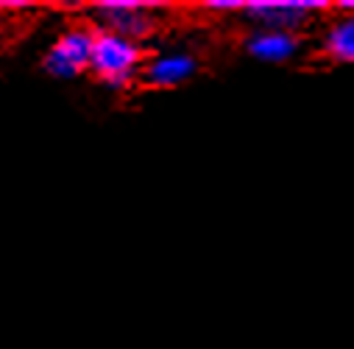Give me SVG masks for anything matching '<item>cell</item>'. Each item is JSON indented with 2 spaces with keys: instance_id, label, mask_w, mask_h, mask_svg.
I'll return each mask as SVG.
<instances>
[{
  "instance_id": "obj_1",
  "label": "cell",
  "mask_w": 354,
  "mask_h": 349,
  "mask_svg": "<svg viewBox=\"0 0 354 349\" xmlns=\"http://www.w3.org/2000/svg\"><path fill=\"white\" fill-rule=\"evenodd\" d=\"M148 59V48L118 34L95 31L93 37V56L90 73L112 93H129L137 84V75Z\"/></svg>"
},
{
  "instance_id": "obj_2",
  "label": "cell",
  "mask_w": 354,
  "mask_h": 349,
  "mask_svg": "<svg viewBox=\"0 0 354 349\" xmlns=\"http://www.w3.org/2000/svg\"><path fill=\"white\" fill-rule=\"evenodd\" d=\"M159 9L165 6L148 3V0H98L86 6V17L95 31L118 34L145 45L159 28Z\"/></svg>"
},
{
  "instance_id": "obj_3",
  "label": "cell",
  "mask_w": 354,
  "mask_h": 349,
  "mask_svg": "<svg viewBox=\"0 0 354 349\" xmlns=\"http://www.w3.org/2000/svg\"><path fill=\"white\" fill-rule=\"evenodd\" d=\"M326 12H332L326 0H243L240 17L248 28L301 34Z\"/></svg>"
},
{
  "instance_id": "obj_4",
  "label": "cell",
  "mask_w": 354,
  "mask_h": 349,
  "mask_svg": "<svg viewBox=\"0 0 354 349\" xmlns=\"http://www.w3.org/2000/svg\"><path fill=\"white\" fill-rule=\"evenodd\" d=\"M93 37H95V28L90 23H73L62 28L42 53V62H39L42 70L50 78H62V81L90 73Z\"/></svg>"
},
{
  "instance_id": "obj_5",
  "label": "cell",
  "mask_w": 354,
  "mask_h": 349,
  "mask_svg": "<svg viewBox=\"0 0 354 349\" xmlns=\"http://www.w3.org/2000/svg\"><path fill=\"white\" fill-rule=\"evenodd\" d=\"M198 67H201L198 53H193L187 48L156 51V53H148V59L137 75V84L145 87V90H159V93L179 90V87H185L196 78Z\"/></svg>"
},
{
  "instance_id": "obj_6",
  "label": "cell",
  "mask_w": 354,
  "mask_h": 349,
  "mask_svg": "<svg viewBox=\"0 0 354 349\" xmlns=\"http://www.w3.org/2000/svg\"><path fill=\"white\" fill-rule=\"evenodd\" d=\"M301 34H288V31H262V28H248L243 39L245 56L262 64H288L301 53Z\"/></svg>"
},
{
  "instance_id": "obj_7",
  "label": "cell",
  "mask_w": 354,
  "mask_h": 349,
  "mask_svg": "<svg viewBox=\"0 0 354 349\" xmlns=\"http://www.w3.org/2000/svg\"><path fill=\"white\" fill-rule=\"evenodd\" d=\"M318 56L329 64H354V12H335L318 34Z\"/></svg>"
},
{
  "instance_id": "obj_8",
  "label": "cell",
  "mask_w": 354,
  "mask_h": 349,
  "mask_svg": "<svg viewBox=\"0 0 354 349\" xmlns=\"http://www.w3.org/2000/svg\"><path fill=\"white\" fill-rule=\"evenodd\" d=\"M198 9L201 12H209V15H237L240 17L243 0H207V3H201Z\"/></svg>"
},
{
  "instance_id": "obj_9",
  "label": "cell",
  "mask_w": 354,
  "mask_h": 349,
  "mask_svg": "<svg viewBox=\"0 0 354 349\" xmlns=\"http://www.w3.org/2000/svg\"><path fill=\"white\" fill-rule=\"evenodd\" d=\"M17 9H31V3H0V23H3V15L17 12Z\"/></svg>"
},
{
  "instance_id": "obj_10",
  "label": "cell",
  "mask_w": 354,
  "mask_h": 349,
  "mask_svg": "<svg viewBox=\"0 0 354 349\" xmlns=\"http://www.w3.org/2000/svg\"><path fill=\"white\" fill-rule=\"evenodd\" d=\"M332 12H354V0H340V3H332Z\"/></svg>"
}]
</instances>
